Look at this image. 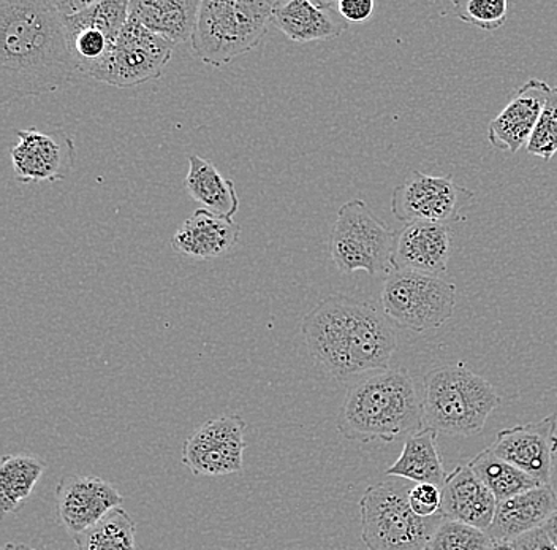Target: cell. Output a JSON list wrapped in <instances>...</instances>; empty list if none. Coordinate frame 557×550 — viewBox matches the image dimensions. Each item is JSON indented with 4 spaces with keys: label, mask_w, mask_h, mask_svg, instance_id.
Wrapping results in <instances>:
<instances>
[{
    "label": "cell",
    "mask_w": 557,
    "mask_h": 550,
    "mask_svg": "<svg viewBox=\"0 0 557 550\" xmlns=\"http://www.w3.org/2000/svg\"><path fill=\"white\" fill-rule=\"evenodd\" d=\"M76 76L58 0H0V102L55 93Z\"/></svg>",
    "instance_id": "6da1fadb"
},
{
    "label": "cell",
    "mask_w": 557,
    "mask_h": 550,
    "mask_svg": "<svg viewBox=\"0 0 557 550\" xmlns=\"http://www.w3.org/2000/svg\"><path fill=\"white\" fill-rule=\"evenodd\" d=\"M301 333L313 360L337 381L389 370L398 335L372 302L334 294L305 316Z\"/></svg>",
    "instance_id": "7a4b0ae2"
},
{
    "label": "cell",
    "mask_w": 557,
    "mask_h": 550,
    "mask_svg": "<svg viewBox=\"0 0 557 550\" xmlns=\"http://www.w3.org/2000/svg\"><path fill=\"white\" fill-rule=\"evenodd\" d=\"M337 430L361 444H392L423 428V403L412 376L385 370L348 388L337 416Z\"/></svg>",
    "instance_id": "3957f363"
},
{
    "label": "cell",
    "mask_w": 557,
    "mask_h": 550,
    "mask_svg": "<svg viewBox=\"0 0 557 550\" xmlns=\"http://www.w3.org/2000/svg\"><path fill=\"white\" fill-rule=\"evenodd\" d=\"M423 423L448 437L482 433L487 417L499 408V393L465 364L434 368L423 379Z\"/></svg>",
    "instance_id": "277c9868"
},
{
    "label": "cell",
    "mask_w": 557,
    "mask_h": 550,
    "mask_svg": "<svg viewBox=\"0 0 557 550\" xmlns=\"http://www.w3.org/2000/svg\"><path fill=\"white\" fill-rule=\"evenodd\" d=\"M274 0H201L191 51L205 64L225 68L259 47L273 23Z\"/></svg>",
    "instance_id": "5b68a950"
},
{
    "label": "cell",
    "mask_w": 557,
    "mask_h": 550,
    "mask_svg": "<svg viewBox=\"0 0 557 550\" xmlns=\"http://www.w3.org/2000/svg\"><path fill=\"white\" fill-rule=\"evenodd\" d=\"M409 484L398 478L369 486L361 497V539L369 550H424L441 518H423L409 504Z\"/></svg>",
    "instance_id": "8992f818"
},
{
    "label": "cell",
    "mask_w": 557,
    "mask_h": 550,
    "mask_svg": "<svg viewBox=\"0 0 557 550\" xmlns=\"http://www.w3.org/2000/svg\"><path fill=\"white\" fill-rule=\"evenodd\" d=\"M395 242L396 233L369 210L364 200L354 198L337 211L330 240L331 260L344 274L388 273Z\"/></svg>",
    "instance_id": "52a82bcc"
},
{
    "label": "cell",
    "mask_w": 557,
    "mask_h": 550,
    "mask_svg": "<svg viewBox=\"0 0 557 550\" xmlns=\"http://www.w3.org/2000/svg\"><path fill=\"white\" fill-rule=\"evenodd\" d=\"M455 308L456 285L442 277L395 270L383 284V313L413 332L441 329Z\"/></svg>",
    "instance_id": "ba28073f"
},
{
    "label": "cell",
    "mask_w": 557,
    "mask_h": 550,
    "mask_svg": "<svg viewBox=\"0 0 557 550\" xmlns=\"http://www.w3.org/2000/svg\"><path fill=\"white\" fill-rule=\"evenodd\" d=\"M173 47L128 16L116 45L92 80L114 88H131L160 78L172 61Z\"/></svg>",
    "instance_id": "9c48e42d"
},
{
    "label": "cell",
    "mask_w": 557,
    "mask_h": 550,
    "mask_svg": "<svg viewBox=\"0 0 557 550\" xmlns=\"http://www.w3.org/2000/svg\"><path fill=\"white\" fill-rule=\"evenodd\" d=\"M473 200L468 187L459 186L451 175L434 176L412 172L393 191L392 213L404 224L458 222Z\"/></svg>",
    "instance_id": "30bf717a"
},
{
    "label": "cell",
    "mask_w": 557,
    "mask_h": 550,
    "mask_svg": "<svg viewBox=\"0 0 557 550\" xmlns=\"http://www.w3.org/2000/svg\"><path fill=\"white\" fill-rule=\"evenodd\" d=\"M244 431L246 423L239 416L214 417L201 424L184 441L183 463L195 476L236 475L243 472Z\"/></svg>",
    "instance_id": "8fae6325"
},
{
    "label": "cell",
    "mask_w": 557,
    "mask_h": 550,
    "mask_svg": "<svg viewBox=\"0 0 557 550\" xmlns=\"http://www.w3.org/2000/svg\"><path fill=\"white\" fill-rule=\"evenodd\" d=\"M490 448L505 462L537 480L540 486H552L557 454V414L503 428Z\"/></svg>",
    "instance_id": "7c38bea8"
},
{
    "label": "cell",
    "mask_w": 557,
    "mask_h": 550,
    "mask_svg": "<svg viewBox=\"0 0 557 550\" xmlns=\"http://www.w3.org/2000/svg\"><path fill=\"white\" fill-rule=\"evenodd\" d=\"M17 143L10 148L13 170L21 183H54L65 180L75 166V143L67 132L54 129L41 132L23 129Z\"/></svg>",
    "instance_id": "4fadbf2b"
},
{
    "label": "cell",
    "mask_w": 557,
    "mask_h": 550,
    "mask_svg": "<svg viewBox=\"0 0 557 550\" xmlns=\"http://www.w3.org/2000/svg\"><path fill=\"white\" fill-rule=\"evenodd\" d=\"M59 521L70 535L78 536L99 524L124 498L108 480L97 476L70 475L55 489Z\"/></svg>",
    "instance_id": "5bb4252c"
},
{
    "label": "cell",
    "mask_w": 557,
    "mask_h": 550,
    "mask_svg": "<svg viewBox=\"0 0 557 550\" xmlns=\"http://www.w3.org/2000/svg\"><path fill=\"white\" fill-rule=\"evenodd\" d=\"M451 254V231L434 222H410L396 232L393 268L442 277Z\"/></svg>",
    "instance_id": "9a60e30c"
},
{
    "label": "cell",
    "mask_w": 557,
    "mask_h": 550,
    "mask_svg": "<svg viewBox=\"0 0 557 550\" xmlns=\"http://www.w3.org/2000/svg\"><path fill=\"white\" fill-rule=\"evenodd\" d=\"M552 86L543 80L531 78L517 90L507 107L487 127V140L493 148L515 155L528 145Z\"/></svg>",
    "instance_id": "2e32d148"
},
{
    "label": "cell",
    "mask_w": 557,
    "mask_h": 550,
    "mask_svg": "<svg viewBox=\"0 0 557 550\" xmlns=\"http://www.w3.org/2000/svg\"><path fill=\"white\" fill-rule=\"evenodd\" d=\"M497 498L469 465H458L442 486L441 515L486 531L493 524Z\"/></svg>",
    "instance_id": "e0dca14e"
},
{
    "label": "cell",
    "mask_w": 557,
    "mask_h": 550,
    "mask_svg": "<svg viewBox=\"0 0 557 550\" xmlns=\"http://www.w3.org/2000/svg\"><path fill=\"white\" fill-rule=\"evenodd\" d=\"M242 228L233 219L200 208L174 233L172 248L195 260H212L225 256L238 245Z\"/></svg>",
    "instance_id": "ac0fdd59"
},
{
    "label": "cell",
    "mask_w": 557,
    "mask_h": 550,
    "mask_svg": "<svg viewBox=\"0 0 557 550\" xmlns=\"http://www.w3.org/2000/svg\"><path fill=\"white\" fill-rule=\"evenodd\" d=\"M73 59L79 75L92 78L97 69L113 50L120 34L114 33L99 2H87L85 9L65 15Z\"/></svg>",
    "instance_id": "d6986e66"
},
{
    "label": "cell",
    "mask_w": 557,
    "mask_h": 550,
    "mask_svg": "<svg viewBox=\"0 0 557 550\" xmlns=\"http://www.w3.org/2000/svg\"><path fill=\"white\" fill-rule=\"evenodd\" d=\"M556 510L557 493L553 486L537 487L499 501L486 533L493 541L511 542L525 533L542 528Z\"/></svg>",
    "instance_id": "ffe728a7"
},
{
    "label": "cell",
    "mask_w": 557,
    "mask_h": 550,
    "mask_svg": "<svg viewBox=\"0 0 557 550\" xmlns=\"http://www.w3.org/2000/svg\"><path fill=\"white\" fill-rule=\"evenodd\" d=\"M331 7L329 2L313 3L311 0L276 2L273 23L281 33L298 44L333 40L343 36L347 26L334 19Z\"/></svg>",
    "instance_id": "44dd1931"
},
{
    "label": "cell",
    "mask_w": 557,
    "mask_h": 550,
    "mask_svg": "<svg viewBox=\"0 0 557 550\" xmlns=\"http://www.w3.org/2000/svg\"><path fill=\"white\" fill-rule=\"evenodd\" d=\"M201 0H131L128 16L170 44L191 40Z\"/></svg>",
    "instance_id": "7402d4cb"
},
{
    "label": "cell",
    "mask_w": 557,
    "mask_h": 550,
    "mask_svg": "<svg viewBox=\"0 0 557 550\" xmlns=\"http://www.w3.org/2000/svg\"><path fill=\"white\" fill-rule=\"evenodd\" d=\"M437 435L434 428L423 427L404 441L398 461L385 472L386 478H399L416 484L444 486L447 479L441 452L437 448Z\"/></svg>",
    "instance_id": "603a6c76"
},
{
    "label": "cell",
    "mask_w": 557,
    "mask_h": 550,
    "mask_svg": "<svg viewBox=\"0 0 557 550\" xmlns=\"http://www.w3.org/2000/svg\"><path fill=\"white\" fill-rule=\"evenodd\" d=\"M186 190L195 201L211 213L233 219L239 211V196L235 183L201 156L191 155L189 158Z\"/></svg>",
    "instance_id": "cb8c5ba5"
},
{
    "label": "cell",
    "mask_w": 557,
    "mask_h": 550,
    "mask_svg": "<svg viewBox=\"0 0 557 550\" xmlns=\"http://www.w3.org/2000/svg\"><path fill=\"white\" fill-rule=\"evenodd\" d=\"M47 465L29 454L3 455L0 462V506L3 513H16L34 492Z\"/></svg>",
    "instance_id": "d4e9b609"
},
{
    "label": "cell",
    "mask_w": 557,
    "mask_h": 550,
    "mask_svg": "<svg viewBox=\"0 0 557 550\" xmlns=\"http://www.w3.org/2000/svg\"><path fill=\"white\" fill-rule=\"evenodd\" d=\"M480 480L494 493L497 501L508 500V498L520 496L528 490L537 489L540 484L531 476L525 475L517 466L505 462L493 449H483L469 462Z\"/></svg>",
    "instance_id": "484cf974"
},
{
    "label": "cell",
    "mask_w": 557,
    "mask_h": 550,
    "mask_svg": "<svg viewBox=\"0 0 557 550\" xmlns=\"http://www.w3.org/2000/svg\"><path fill=\"white\" fill-rule=\"evenodd\" d=\"M137 524L120 506L111 511L99 524L75 536L78 550H137Z\"/></svg>",
    "instance_id": "4316f807"
},
{
    "label": "cell",
    "mask_w": 557,
    "mask_h": 550,
    "mask_svg": "<svg viewBox=\"0 0 557 550\" xmlns=\"http://www.w3.org/2000/svg\"><path fill=\"white\" fill-rule=\"evenodd\" d=\"M486 531L465 522L442 518L431 536L430 550H487L493 545Z\"/></svg>",
    "instance_id": "83f0119b"
},
{
    "label": "cell",
    "mask_w": 557,
    "mask_h": 550,
    "mask_svg": "<svg viewBox=\"0 0 557 550\" xmlns=\"http://www.w3.org/2000/svg\"><path fill=\"white\" fill-rule=\"evenodd\" d=\"M507 0H456L453 2L456 19L493 33L504 26L508 16Z\"/></svg>",
    "instance_id": "f1b7e54d"
},
{
    "label": "cell",
    "mask_w": 557,
    "mask_h": 550,
    "mask_svg": "<svg viewBox=\"0 0 557 550\" xmlns=\"http://www.w3.org/2000/svg\"><path fill=\"white\" fill-rule=\"evenodd\" d=\"M525 149L535 158L543 160L555 158L557 152V86L555 88L552 86L539 123L525 145Z\"/></svg>",
    "instance_id": "f546056e"
},
{
    "label": "cell",
    "mask_w": 557,
    "mask_h": 550,
    "mask_svg": "<svg viewBox=\"0 0 557 550\" xmlns=\"http://www.w3.org/2000/svg\"><path fill=\"white\" fill-rule=\"evenodd\" d=\"M409 504L413 513L423 518L442 517V489L433 484L410 487Z\"/></svg>",
    "instance_id": "4dcf8cb0"
},
{
    "label": "cell",
    "mask_w": 557,
    "mask_h": 550,
    "mask_svg": "<svg viewBox=\"0 0 557 550\" xmlns=\"http://www.w3.org/2000/svg\"><path fill=\"white\" fill-rule=\"evenodd\" d=\"M374 0H341L337 12L348 23H364L374 15Z\"/></svg>",
    "instance_id": "1f68e13d"
},
{
    "label": "cell",
    "mask_w": 557,
    "mask_h": 550,
    "mask_svg": "<svg viewBox=\"0 0 557 550\" xmlns=\"http://www.w3.org/2000/svg\"><path fill=\"white\" fill-rule=\"evenodd\" d=\"M515 550H557L555 542L549 538L545 528H537V530L525 533L520 538L511 541Z\"/></svg>",
    "instance_id": "d6a6232c"
},
{
    "label": "cell",
    "mask_w": 557,
    "mask_h": 550,
    "mask_svg": "<svg viewBox=\"0 0 557 550\" xmlns=\"http://www.w3.org/2000/svg\"><path fill=\"white\" fill-rule=\"evenodd\" d=\"M543 528H545V531L548 533L549 538H552V541L555 542L557 548V510L552 514V517L546 521V524L543 525Z\"/></svg>",
    "instance_id": "836d02e7"
},
{
    "label": "cell",
    "mask_w": 557,
    "mask_h": 550,
    "mask_svg": "<svg viewBox=\"0 0 557 550\" xmlns=\"http://www.w3.org/2000/svg\"><path fill=\"white\" fill-rule=\"evenodd\" d=\"M487 550H515V548L511 542L494 541L493 545H491V548Z\"/></svg>",
    "instance_id": "e575fe53"
},
{
    "label": "cell",
    "mask_w": 557,
    "mask_h": 550,
    "mask_svg": "<svg viewBox=\"0 0 557 550\" xmlns=\"http://www.w3.org/2000/svg\"><path fill=\"white\" fill-rule=\"evenodd\" d=\"M2 550H35V549L30 548V546L17 545V542H9V545L3 546Z\"/></svg>",
    "instance_id": "d590c367"
},
{
    "label": "cell",
    "mask_w": 557,
    "mask_h": 550,
    "mask_svg": "<svg viewBox=\"0 0 557 550\" xmlns=\"http://www.w3.org/2000/svg\"><path fill=\"white\" fill-rule=\"evenodd\" d=\"M424 550H430V548H426V549H424Z\"/></svg>",
    "instance_id": "8d00e7d4"
},
{
    "label": "cell",
    "mask_w": 557,
    "mask_h": 550,
    "mask_svg": "<svg viewBox=\"0 0 557 550\" xmlns=\"http://www.w3.org/2000/svg\"><path fill=\"white\" fill-rule=\"evenodd\" d=\"M75 550H78V549H75Z\"/></svg>",
    "instance_id": "74e56055"
}]
</instances>
